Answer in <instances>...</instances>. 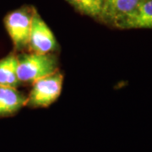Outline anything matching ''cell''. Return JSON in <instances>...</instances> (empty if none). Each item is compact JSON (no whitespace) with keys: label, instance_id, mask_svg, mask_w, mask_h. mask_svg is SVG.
Listing matches in <instances>:
<instances>
[{"label":"cell","instance_id":"1","mask_svg":"<svg viewBox=\"0 0 152 152\" xmlns=\"http://www.w3.org/2000/svg\"><path fill=\"white\" fill-rule=\"evenodd\" d=\"M58 71V62L49 53L24 54L18 57L17 75L20 83H34Z\"/></svg>","mask_w":152,"mask_h":152},{"label":"cell","instance_id":"2","mask_svg":"<svg viewBox=\"0 0 152 152\" xmlns=\"http://www.w3.org/2000/svg\"><path fill=\"white\" fill-rule=\"evenodd\" d=\"M34 8L24 6L6 15L4 20V26L14 48L17 51L29 46L30 33Z\"/></svg>","mask_w":152,"mask_h":152},{"label":"cell","instance_id":"3","mask_svg":"<svg viewBox=\"0 0 152 152\" xmlns=\"http://www.w3.org/2000/svg\"><path fill=\"white\" fill-rule=\"evenodd\" d=\"M63 82L64 75L58 70L35 81L27 97L26 105L32 107H49L59 97Z\"/></svg>","mask_w":152,"mask_h":152},{"label":"cell","instance_id":"4","mask_svg":"<svg viewBox=\"0 0 152 152\" xmlns=\"http://www.w3.org/2000/svg\"><path fill=\"white\" fill-rule=\"evenodd\" d=\"M140 2L141 0H102L99 19L112 26L124 29Z\"/></svg>","mask_w":152,"mask_h":152},{"label":"cell","instance_id":"5","mask_svg":"<svg viewBox=\"0 0 152 152\" xmlns=\"http://www.w3.org/2000/svg\"><path fill=\"white\" fill-rule=\"evenodd\" d=\"M29 47L36 53H49L58 47L53 33L36 9L33 10Z\"/></svg>","mask_w":152,"mask_h":152},{"label":"cell","instance_id":"6","mask_svg":"<svg viewBox=\"0 0 152 152\" xmlns=\"http://www.w3.org/2000/svg\"><path fill=\"white\" fill-rule=\"evenodd\" d=\"M27 104V97L16 88L0 86V117L17 113Z\"/></svg>","mask_w":152,"mask_h":152},{"label":"cell","instance_id":"7","mask_svg":"<svg viewBox=\"0 0 152 152\" xmlns=\"http://www.w3.org/2000/svg\"><path fill=\"white\" fill-rule=\"evenodd\" d=\"M18 57L10 53L0 59V86L17 88L21 83L17 75Z\"/></svg>","mask_w":152,"mask_h":152},{"label":"cell","instance_id":"8","mask_svg":"<svg viewBox=\"0 0 152 152\" xmlns=\"http://www.w3.org/2000/svg\"><path fill=\"white\" fill-rule=\"evenodd\" d=\"M124 29H152V0H141Z\"/></svg>","mask_w":152,"mask_h":152},{"label":"cell","instance_id":"9","mask_svg":"<svg viewBox=\"0 0 152 152\" xmlns=\"http://www.w3.org/2000/svg\"><path fill=\"white\" fill-rule=\"evenodd\" d=\"M75 10L92 18L99 19L102 0H67Z\"/></svg>","mask_w":152,"mask_h":152}]
</instances>
